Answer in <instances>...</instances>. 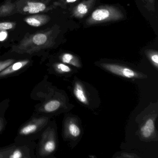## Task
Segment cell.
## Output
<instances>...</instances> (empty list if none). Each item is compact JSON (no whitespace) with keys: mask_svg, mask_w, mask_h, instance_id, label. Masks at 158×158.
<instances>
[{"mask_svg":"<svg viewBox=\"0 0 158 158\" xmlns=\"http://www.w3.org/2000/svg\"><path fill=\"white\" fill-rule=\"evenodd\" d=\"M15 145H10L5 148H0V158H9V155Z\"/></svg>","mask_w":158,"mask_h":158,"instance_id":"cell-17","label":"cell"},{"mask_svg":"<svg viewBox=\"0 0 158 158\" xmlns=\"http://www.w3.org/2000/svg\"><path fill=\"white\" fill-rule=\"evenodd\" d=\"M48 118L45 116L32 118L20 128L19 134L21 136H29L42 130L48 123Z\"/></svg>","mask_w":158,"mask_h":158,"instance_id":"cell-4","label":"cell"},{"mask_svg":"<svg viewBox=\"0 0 158 158\" xmlns=\"http://www.w3.org/2000/svg\"><path fill=\"white\" fill-rule=\"evenodd\" d=\"M53 67L56 72L60 73H69L72 71V69L70 67L66 65L65 64L62 63L55 64L53 65Z\"/></svg>","mask_w":158,"mask_h":158,"instance_id":"cell-16","label":"cell"},{"mask_svg":"<svg viewBox=\"0 0 158 158\" xmlns=\"http://www.w3.org/2000/svg\"><path fill=\"white\" fill-rule=\"evenodd\" d=\"M30 151L26 146H18L15 145L9 155V158H30Z\"/></svg>","mask_w":158,"mask_h":158,"instance_id":"cell-10","label":"cell"},{"mask_svg":"<svg viewBox=\"0 0 158 158\" xmlns=\"http://www.w3.org/2000/svg\"><path fill=\"white\" fill-rule=\"evenodd\" d=\"M123 18L124 15L118 8L114 6H102L92 12L86 21V23L88 25H91L106 22L119 21Z\"/></svg>","mask_w":158,"mask_h":158,"instance_id":"cell-2","label":"cell"},{"mask_svg":"<svg viewBox=\"0 0 158 158\" xmlns=\"http://www.w3.org/2000/svg\"><path fill=\"white\" fill-rule=\"evenodd\" d=\"M15 60L13 59H8L0 61V72L7 68L11 64L14 62Z\"/></svg>","mask_w":158,"mask_h":158,"instance_id":"cell-20","label":"cell"},{"mask_svg":"<svg viewBox=\"0 0 158 158\" xmlns=\"http://www.w3.org/2000/svg\"><path fill=\"white\" fill-rule=\"evenodd\" d=\"M5 122H6V120L4 117L0 116V133L3 130L5 127V125H6Z\"/></svg>","mask_w":158,"mask_h":158,"instance_id":"cell-24","label":"cell"},{"mask_svg":"<svg viewBox=\"0 0 158 158\" xmlns=\"http://www.w3.org/2000/svg\"><path fill=\"white\" fill-rule=\"evenodd\" d=\"M14 24L10 22L0 23V31H6L12 29L14 27Z\"/></svg>","mask_w":158,"mask_h":158,"instance_id":"cell-21","label":"cell"},{"mask_svg":"<svg viewBox=\"0 0 158 158\" xmlns=\"http://www.w3.org/2000/svg\"><path fill=\"white\" fill-rule=\"evenodd\" d=\"M96 0H87L79 3L74 9L73 15L77 18H82L89 12Z\"/></svg>","mask_w":158,"mask_h":158,"instance_id":"cell-7","label":"cell"},{"mask_svg":"<svg viewBox=\"0 0 158 158\" xmlns=\"http://www.w3.org/2000/svg\"><path fill=\"white\" fill-rule=\"evenodd\" d=\"M73 93L77 100L84 104L88 103L87 97L85 93L84 88L80 83H77L75 85L73 89Z\"/></svg>","mask_w":158,"mask_h":158,"instance_id":"cell-13","label":"cell"},{"mask_svg":"<svg viewBox=\"0 0 158 158\" xmlns=\"http://www.w3.org/2000/svg\"><path fill=\"white\" fill-rule=\"evenodd\" d=\"M101 65L103 68L110 73L126 78H137L140 76L135 71L125 66L108 63H103Z\"/></svg>","mask_w":158,"mask_h":158,"instance_id":"cell-5","label":"cell"},{"mask_svg":"<svg viewBox=\"0 0 158 158\" xmlns=\"http://www.w3.org/2000/svg\"><path fill=\"white\" fill-rule=\"evenodd\" d=\"M49 20V17L46 15H35L29 16L25 19L26 23L34 27H39L47 23Z\"/></svg>","mask_w":158,"mask_h":158,"instance_id":"cell-9","label":"cell"},{"mask_svg":"<svg viewBox=\"0 0 158 158\" xmlns=\"http://www.w3.org/2000/svg\"><path fill=\"white\" fill-rule=\"evenodd\" d=\"M13 9L12 5L11 4H7L2 5L0 8V16H6L11 12Z\"/></svg>","mask_w":158,"mask_h":158,"instance_id":"cell-19","label":"cell"},{"mask_svg":"<svg viewBox=\"0 0 158 158\" xmlns=\"http://www.w3.org/2000/svg\"><path fill=\"white\" fill-rule=\"evenodd\" d=\"M68 134L73 137H77L80 135L81 130L77 125L73 123H70L67 125Z\"/></svg>","mask_w":158,"mask_h":158,"instance_id":"cell-15","label":"cell"},{"mask_svg":"<svg viewBox=\"0 0 158 158\" xmlns=\"http://www.w3.org/2000/svg\"><path fill=\"white\" fill-rule=\"evenodd\" d=\"M61 103L60 101L56 99L50 100L42 103L39 108V110L42 113H50L60 109Z\"/></svg>","mask_w":158,"mask_h":158,"instance_id":"cell-8","label":"cell"},{"mask_svg":"<svg viewBox=\"0 0 158 158\" xmlns=\"http://www.w3.org/2000/svg\"><path fill=\"white\" fill-rule=\"evenodd\" d=\"M30 62L28 60H24L14 62L3 71L0 72V78L10 76L13 74L18 73L19 71L23 69Z\"/></svg>","mask_w":158,"mask_h":158,"instance_id":"cell-6","label":"cell"},{"mask_svg":"<svg viewBox=\"0 0 158 158\" xmlns=\"http://www.w3.org/2000/svg\"><path fill=\"white\" fill-rule=\"evenodd\" d=\"M155 130L154 122L152 119H148L142 126L140 129L141 135L144 138L148 139L150 137Z\"/></svg>","mask_w":158,"mask_h":158,"instance_id":"cell-12","label":"cell"},{"mask_svg":"<svg viewBox=\"0 0 158 158\" xmlns=\"http://www.w3.org/2000/svg\"><path fill=\"white\" fill-rule=\"evenodd\" d=\"M60 59L63 63L71 64L75 67H80V62L77 57L71 53H64L61 56Z\"/></svg>","mask_w":158,"mask_h":158,"instance_id":"cell-14","label":"cell"},{"mask_svg":"<svg viewBox=\"0 0 158 158\" xmlns=\"http://www.w3.org/2000/svg\"><path fill=\"white\" fill-rule=\"evenodd\" d=\"M8 36V32L6 31H0V41H3Z\"/></svg>","mask_w":158,"mask_h":158,"instance_id":"cell-23","label":"cell"},{"mask_svg":"<svg viewBox=\"0 0 158 158\" xmlns=\"http://www.w3.org/2000/svg\"><path fill=\"white\" fill-rule=\"evenodd\" d=\"M77 0H66V2L67 3H73V2H75Z\"/></svg>","mask_w":158,"mask_h":158,"instance_id":"cell-25","label":"cell"},{"mask_svg":"<svg viewBox=\"0 0 158 158\" xmlns=\"http://www.w3.org/2000/svg\"><path fill=\"white\" fill-rule=\"evenodd\" d=\"M56 148L55 133L52 129L48 128L41 136L39 146V154L42 157L48 156L53 153Z\"/></svg>","mask_w":158,"mask_h":158,"instance_id":"cell-3","label":"cell"},{"mask_svg":"<svg viewBox=\"0 0 158 158\" xmlns=\"http://www.w3.org/2000/svg\"><path fill=\"white\" fill-rule=\"evenodd\" d=\"M46 9V6L42 2H28L23 8V11L31 14H35L43 12Z\"/></svg>","mask_w":158,"mask_h":158,"instance_id":"cell-11","label":"cell"},{"mask_svg":"<svg viewBox=\"0 0 158 158\" xmlns=\"http://www.w3.org/2000/svg\"><path fill=\"white\" fill-rule=\"evenodd\" d=\"M147 54L152 63L157 68L158 65V52L155 51L148 50L147 51Z\"/></svg>","mask_w":158,"mask_h":158,"instance_id":"cell-18","label":"cell"},{"mask_svg":"<svg viewBox=\"0 0 158 158\" xmlns=\"http://www.w3.org/2000/svg\"><path fill=\"white\" fill-rule=\"evenodd\" d=\"M143 1L146 4L147 8L150 10H154V4H155V0H143Z\"/></svg>","mask_w":158,"mask_h":158,"instance_id":"cell-22","label":"cell"},{"mask_svg":"<svg viewBox=\"0 0 158 158\" xmlns=\"http://www.w3.org/2000/svg\"><path fill=\"white\" fill-rule=\"evenodd\" d=\"M49 43L48 34L39 33L25 38L19 45L14 49V51L21 54H32L48 48L49 44Z\"/></svg>","mask_w":158,"mask_h":158,"instance_id":"cell-1","label":"cell"}]
</instances>
